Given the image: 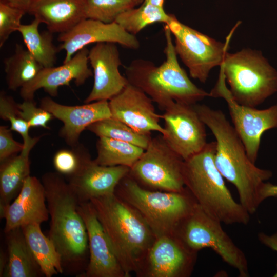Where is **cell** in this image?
Returning <instances> with one entry per match:
<instances>
[{"label":"cell","mask_w":277,"mask_h":277,"mask_svg":"<svg viewBox=\"0 0 277 277\" xmlns=\"http://www.w3.org/2000/svg\"><path fill=\"white\" fill-rule=\"evenodd\" d=\"M136 5L142 2L143 0H132Z\"/></svg>","instance_id":"41"},{"label":"cell","mask_w":277,"mask_h":277,"mask_svg":"<svg viewBox=\"0 0 277 277\" xmlns=\"http://www.w3.org/2000/svg\"><path fill=\"white\" fill-rule=\"evenodd\" d=\"M166 25L174 37L175 52L190 76L206 82L210 70L223 63L233 30L223 43L183 24L173 14Z\"/></svg>","instance_id":"10"},{"label":"cell","mask_w":277,"mask_h":277,"mask_svg":"<svg viewBox=\"0 0 277 277\" xmlns=\"http://www.w3.org/2000/svg\"><path fill=\"white\" fill-rule=\"evenodd\" d=\"M78 211L88 240L89 262L79 277H127L90 201L80 202Z\"/></svg>","instance_id":"14"},{"label":"cell","mask_w":277,"mask_h":277,"mask_svg":"<svg viewBox=\"0 0 277 277\" xmlns=\"http://www.w3.org/2000/svg\"><path fill=\"white\" fill-rule=\"evenodd\" d=\"M41 136L35 137L21 153L0 162V206L9 204L19 193L30 173L29 154Z\"/></svg>","instance_id":"23"},{"label":"cell","mask_w":277,"mask_h":277,"mask_svg":"<svg viewBox=\"0 0 277 277\" xmlns=\"http://www.w3.org/2000/svg\"><path fill=\"white\" fill-rule=\"evenodd\" d=\"M162 119L164 121V139L184 160L207 144L206 125L193 105L174 102L165 109Z\"/></svg>","instance_id":"13"},{"label":"cell","mask_w":277,"mask_h":277,"mask_svg":"<svg viewBox=\"0 0 277 277\" xmlns=\"http://www.w3.org/2000/svg\"><path fill=\"white\" fill-rule=\"evenodd\" d=\"M87 130L100 137H105L126 142L137 146L144 150L151 139V134L136 132L124 123L112 117L97 121Z\"/></svg>","instance_id":"30"},{"label":"cell","mask_w":277,"mask_h":277,"mask_svg":"<svg viewBox=\"0 0 277 277\" xmlns=\"http://www.w3.org/2000/svg\"><path fill=\"white\" fill-rule=\"evenodd\" d=\"M97 156L94 161L102 166H124L131 168L144 152L131 143L100 137L96 143Z\"/></svg>","instance_id":"28"},{"label":"cell","mask_w":277,"mask_h":277,"mask_svg":"<svg viewBox=\"0 0 277 277\" xmlns=\"http://www.w3.org/2000/svg\"><path fill=\"white\" fill-rule=\"evenodd\" d=\"M61 43L59 51L64 50L65 63L88 45L102 42L118 44L125 48L137 49L140 42L135 35L125 31L116 22L105 23L100 21L85 18L67 32L59 34Z\"/></svg>","instance_id":"15"},{"label":"cell","mask_w":277,"mask_h":277,"mask_svg":"<svg viewBox=\"0 0 277 277\" xmlns=\"http://www.w3.org/2000/svg\"><path fill=\"white\" fill-rule=\"evenodd\" d=\"M88 57L92 69L94 83L91 91L84 101L85 103L109 101L129 83L119 70L122 64L116 44L96 43L89 51Z\"/></svg>","instance_id":"17"},{"label":"cell","mask_w":277,"mask_h":277,"mask_svg":"<svg viewBox=\"0 0 277 277\" xmlns=\"http://www.w3.org/2000/svg\"><path fill=\"white\" fill-rule=\"evenodd\" d=\"M24 11L0 2V47H2L11 34L18 30L22 25L21 19Z\"/></svg>","instance_id":"34"},{"label":"cell","mask_w":277,"mask_h":277,"mask_svg":"<svg viewBox=\"0 0 277 277\" xmlns=\"http://www.w3.org/2000/svg\"><path fill=\"white\" fill-rule=\"evenodd\" d=\"M28 247L42 274L46 277L62 274V258L49 237L42 231L41 224H30L21 227Z\"/></svg>","instance_id":"24"},{"label":"cell","mask_w":277,"mask_h":277,"mask_svg":"<svg viewBox=\"0 0 277 277\" xmlns=\"http://www.w3.org/2000/svg\"><path fill=\"white\" fill-rule=\"evenodd\" d=\"M209 94L210 97H221L226 101L232 125L245 146L248 156L255 164L263 134L277 128V104L267 109H258L238 103L225 84L221 69L218 81Z\"/></svg>","instance_id":"11"},{"label":"cell","mask_w":277,"mask_h":277,"mask_svg":"<svg viewBox=\"0 0 277 277\" xmlns=\"http://www.w3.org/2000/svg\"><path fill=\"white\" fill-rule=\"evenodd\" d=\"M34 0H0V2L7 4L10 6L20 9L26 13Z\"/></svg>","instance_id":"39"},{"label":"cell","mask_w":277,"mask_h":277,"mask_svg":"<svg viewBox=\"0 0 277 277\" xmlns=\"http://www.w3.org/2000/svg\"><path fill=\"white\" fill-rule=\"evenodd\" d=\"M6 234L8 257L2 276L36 277L42 274L28 247L22 228L14 229Z\"/></svg>","instance_id":"25"},{"label":"cell","mask_w":277,"mask_h":277,"mask_svg":"<svg viewBox=\"0 0 277 277\" xmlns=\"http://www.w3.org/2000/svg\"><path fill=\"white\" fill-rule=\"evenodd\" d=\"M221 222L208 214L198 204L177 226L174 234L191 250L210 248L241 277L249 276L245 254L223 230Z\"/></svg>","instance_id":"8"},{"label":"cell","mask_w":277,"mask_h":277,"mask_svg":"<svg viewBox=\"0 0 277 277\" xmlns=\"http://www.w3.org/2000/svg\"><path fill=\"white\" fill-rule=\"evenodd\" d=\"M193 107L215 137L214 162L217 169L235 187L240 204L250 214H254L261 204L260 188L271 177L272 172L256 167L251 161L242 141L222 110L197 103Z\"/></svg>","instance_id":"1"},{"label":"cell","mask_w":277,"mask_h":277,"mask_svg":"<svg viewBox=\"0 0 277 277\" xmlns=\"http://www.w3.org/2000/svg\"><path fill=\"white\" fill-rule=\"evenodd\" d=\"M135 5L132 0H85V16L86 18L111 23Z\"/></svg>","instance_id":"31"},{"label":"cell","mask_w":277,"mask_h":277,"mask_svg":"<svg viewBox=\"0 0 277 277\" xmlns=\"http://www.w3.org/2000/svg\"><path fill=\"white\" fill-rule=\"evenodd\" d=\"M144 2L154 6L163 8L164 0H144Z\"/></svg>","instance_id":"40"},{"label":"cell","mask_w":277,"mask_h":277,"mask_svg":"<svg viewBox=\"0 0 277 277\" xmlns=\"http://www.w3.org/2000/svg\"><path fill=\"white\" fill-rule=\"evenodd\" d=\"M197 254L174 233L157 236L135 274L138 277H188Z\"/></svg>","instance_id":"12"},{"label":"cell","mask_w":277,"mask_h":277,"mask_svg":"<svg viewBox=\"0 0 277 277\" xmlns=\"http://www.w3.org/2000/svg\"><path fill=\"white\" fill-rule=\"evenodd\" d=\"M215 141L184 161L183 179L197 203L208 214L226 224H247L250 214L236 202L214 162Z\"/></svg>","instance_id":"5"},{"label":"cell","mask_w":277,"mask_h":277,"mask_svg":"<svg viewBox=\"0 0 277 277\" xmlns=\"http://www.w3.org/2000/svg\"><path fill=\"white\" fill-rule=\"evenodd\" d=\"M88 149L82 144L62 149L55 153L53 163L56 171L67 177L73 174L78 170L82 158Z\"/></svg>","instance_id":"33"},{"label":"cell","mask_w":277,"mask_h":277,"mask_svg":"<svg viewBox=\"0 0 277 277\" xmlns=\"http://www.w3.org/2000/svg\"><path fill=\"white\" fill-rule=\"evenodd\" d=\"M0 117L10 122V128L21 135L25 145L33 140L29 135V125L19 115L18 103L4 91L0 92Z\"/></svg>","instance_id":"32"},{"label":"cell","mask_w":277,"mask_h":277,"mask_svg":"<svg viewBox=\"0 0 277 277\" xmlns=\"http://www.w3.org/2000/svg\"><path fill=\"white\" fill-rule=\"evenodd\" d=\"M184 161L160 134L151 138L142 155L130 168L129 174L144 188L181 192L186 189Z\"/></svg>","instance_id":"9"},{"label":"cell","mask_w":277,"mask_h":277,"mask_svg":"<svg viewBox=\"0 0 277 277\" xmlns=\"http://www.w3.org/2000/svg\"><path fill=\"white\" fill-rule=\"evenodd\" d=\"M24 148V143L15 141L12 130L7 126H0V162L19 154Z\"/></svg>","instance_id":"36"},{"label":"cell","mask_w":277,"mask_h":277,"mask_svg":"<svg viewBox=\"0 0 277 277\" xmlns=\"http://www.w3.org/2000/svg\"><path fill=\"white\" fill-rule=\"evenodd\" d=\"M40 107L62 122L63 125L58 135L71 147L80 143V135L88 126L111 116L106 100L70 106L57 103L51 96H46L41 99Z\"/></svg>","instance_id":"19"},{"label":"cell","mask_w":277,"mask_h":277,"mask_svg":"<svg viewBox=\"0 0 277 277\" xmlns=\"http://www.w3.org/2000/svg\"><path fill=\"white\" fill-rule=\"evenodd\" d=\"M130 171L124 166H106L96 163L88 150L78 170L67 177V182L80 202L114 194L120 181Z\"/></svg>","instance_id":"18"},{"label":"cell","mask_w":277,"mask_h":277,"mask_svg":"<svg viewBox=\"0 0 277 277\" xmlns=\"http://www.w3.org/2000/svg\"><path fill=\"white\" fill-rule=\"evenodd\" d=\"M259 200L261 203L265 199L270 197H277V185L264 182L259 190Z\"/></svg>","instance_id":"37"},{"label":"cell","mask_w":277,"mask_h":277,"mask_svg":"<svg viewBox=\"0 0 277 277\" xmlns=\"http://www.w3.org/2000/svg\"><path fill=\"white\" fill-rule=\"evenodd\" d=\"M27 13L52 33L67 32L86 18L85 0H34Z\"/></svg>","instance_id":"22"},{"label":"cell","mask_w":277,"mask_h":277,"mask_svg":"<svg viewBox=\"0 0 277 277\" xmlns=\"http://www.w3.org/2000/svg\"><path fill=\"white\" fill-rule=\"evenodd\" d=\"M41 22L34 18L30 24L19 27L20 33L26 49L43 68L54 66L56 63L58 47L53 43L52 33L49 31L39 32Z\"/></svg>","instance_id":"26"},{"label":"cell","mask_w":277,"mask_h":277,"mask_svg":"<svg viewBox=\"0 0 277 277\" xmlns=\"http://www.w3.org/2000/svg\"><path fill=\"white\" fill-rule=\"evenodd\" d=\"M88 49L85 47L75 53L68 62L58 67L43 68L37 76L20 89L24 100H34L35 92L43 89L51 97H56L58 88L69 86L73 81L76 86L83 85L93 76L88 67Z\"/></svg>","instance_id":"20"},{"label":"cell","mask_w":277,"mask_h":277,"mask_svg":"<svg viewBox=\"0 0 277 277\" xmlns=\"http://www.w3.org/2000/svg\"><path fill=\"white\" fill-rule=\"evenodd\" d=\"M19 115L30 128L42 127L48 129V124L54 118L49 112L37 106L34 100H24L18 104Z\"/></svg>","instance_id":"35"},{"label":"cell","mask_w":277,"mask_h":277,"mask_svg":"<svg viewBox=\"0 0 277 277\" xmlns=\"http://www.w3.org/2000/svg\"><path fill=\"white\" fill-rule=\"evenodd\" d=\"M220 67L232 97L242 105L256 107L277 92V71L261 52H227Z\"/></svg>","instance_id":"7"},{"label":"cell","mask_w":277,"mask_h":277,"mask_svg":"<svg viewBox=\"0 0 277 277\" xmlns=\"http://www.w3.org/2000/svg\"><path fill=\"white\" fill-rule=\"evenodd\" d=\"M152 102L143 90L129 83L108 101L111 117L140 133L151 134L157 131L163 135L165 129L160 124L162 115L156 112Z\"/></svg>","instance_id":"16"},{"label":"cell","mask_w":277,"mask_h":277,"mask_svg":"<svg viewBox=\"0 0 277 277\" xmlns=\"http://www.w3.org/2000/svg\"><path fill=\"white\" fill-rule=\"evenodd\" d=\"M114 193L142 215L156 237L174 234L178 224L197 204L186 187L181 192L149 190L141 187L129 173Z\"/></svg>","instance_id":"6"},{"label":"cell","mask_w":277,"mask_h":277,"mask_svg":"<svg viewBox=\"0 0 277 277\" xmlns=\"http://www.w3.org/2000/svg\"><path fill=\"white\" fill-rule=\"evenodd\" d=\"M170 14L164 8L158 7L143 2L137 8L134 7L121 13L115 22L127 32L135 35L148 25L156 23L166 24Z\"/></svg>","instance_id":"29"},{"label":"cell","mask_w":277,"mask_h":277,"mask_svg":"<svg viewBox=\"0 0 277 277\" xmlns=\"http://www.w3.org/2000/svg\"><path fill=\"white\" fill-rule=\"evenodd\" d=\"M127 277L135 273L156 236L142 215L114 194L90 200Z\"/></svg>","instance_id":"2"},{"label":"cell","mask_w":277,"mask_h":277,"mask_svg":"<svg viewBox=\"0 0 277 277\" xmlns=\"http://www.w3.org/2000/svg\"><path fill=\"white\" fill-rule=\"evenodd\" d=\"M8 89L15 91L32 81L43 68L29 51L16 44L14 53L4 60Z\"/></svg>","instance_id":"27"},{"label":"cell","mask_w":277,"mask_h":277,"mask_svg":"<svg viewBox=\"0 0 277 277\" xmlns=\"http://www.w3.org/2000/svg\"><path fill=\"white\" fill-rule=\"evenodd\" d=\"M258 236L259 240L262 244L277 252V232L271 235L260 232ZM273 277H277V270Z\"/></svg>","instance_id":"38"},{"label":"cell","mask_w":277,"mask_h":277,"mask_svg":"<svg viewBox=\"0 0 277 277\" xmlns=\"http://www.w3.org/2000/svg\"><path fill=\"white\" fill-rule=\"evenodd\" d=\"M41 181L50 217L49 237L61 255L63 265L82 264L89 247L86 226L78 211L80 201L57 172L45 173Z\"/></svg>","instance_id":"4"},{"label":"cell","mask_w":277,"mask_h":277,"mask_svg":"<svg viewBox=\"0 0 277 277\" xmlns=\"http://www.w3.org/2000/svg\"><path fill=\"white\" fill-rule=\"evenodd\" d=\"M44 187L36 176L29 175L17 196L8 205L0 206L5 220V233L25 225L41 224L49 217Z\"/></svg>","instance_id":"21"},{"label":"cell","mask_w":277,"mask_h":277,"mask_svg":"<svg viewBox=\"0 0 277 277\" xmlns=\"http://www.w3.org/2000/svg\"><path fill=\"white\" fill-rule=\"evenodd\" d=\"M166 59L159 66L144 59L132 61L125 68L128 82L148 95L162 111L174 102L194 105L209 93L197 87L180 65L168 26H164Z\"/></svg>","instance_id":"3"}]
</instances>
